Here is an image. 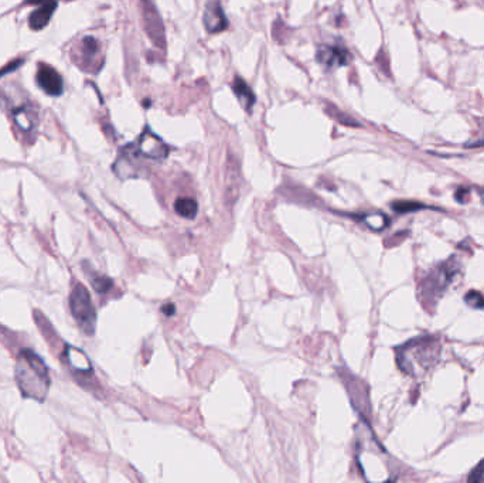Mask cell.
<instances>
[{"instance_id": "cell-1", "label": "cell", "mask_w": 484, "mask_h": 483, "mask_svg": "<svg viewBox=\"0 0 484 483\" xmlns=\"http://www.w3.org/2000/svg\"><path fill=\"white\" fill-rule=\"evenodd\" d=\"M16 380L27 398L44 401L50 389V373L46 363L32 350H23L16 365Z\"/></svg>"}, {"instance_id": "cell-2", "label": "cell", "mask_w": 484, "mask_h": 483, "mask_svg": "<svg viewBox=\"0 0 484 483\" xmlns=\"http://www.w3.org/2000/svg\"><path fill=\"white\" fill-rule=\"evenodd\" d=\"M440 345L433 338H421L404 345L398 352L399 367L412 377L425 374L440 356Z\"/></svg>"}, {"instance_id": "cell-3", "label": "cell", "mask_w": 484, "mask_h": 483, "mask_svg": "<svg viewBox=\"0 0 484 483\" xmlns=\"http://www.w3.org/2000/svg\"><path fill=\"white\" fill-rule=\"evenodd\" d=\"M70 307L81 331L87 335H92L97 324V312L91 302V296L84 285L78 283L74 288L70 296Z\"/></svg>"}, {"instance_id": "cell-4", "label": "cell", "mask_w": 484, "mask_h": 483, "mask_svg": "<svg viewBox=\"0 0 484 483\" xmlns=\"http://www.w3.org/2000/svg\"><path fill=\"white\" fill-rule=\"evenodd\" d=\"M142 12H143V22H144V30L149 36V39L153 42V44L165 50L166 47V36H165V26L161 22V18L153 4V0H140Z\"/></svg>"}, {"instance_id": "cell-5", "label": "cell", "mask_w": 484, "mask_h": 483, "mask_svg": "<svg viewBox=\"0 0 484 483\" xmlns=\"http://www.w3.org/2000/svg\"><path fill=\"white\" fill-rule=\"evenodd\" d=\"M139 154H142L143 157L147 159H153V160H161V159H166L169 154V146L161 140L156 133H153L149 128H146L137 142H136V149H135Z\"/></svg>"}, {"instance_id": "cell-6", "label": "cell", "mask_w": 484, "mask_h": 483, "mask_svg": "<svg viewBox=\"0 0 484 483\" xmlns=\"http://www.w3.org/2000/svg\"><path fill=\"white\" fill-rule=\"evenodd\" d=\"M457 265L454 264V259H449L446 264L439 267L430 278H428V286L425 288V292L429 295V299L433 295H439L453 279V276L457 272Z\"/></svg>"}, {"instance_id": "cell-7", "label": "cell", "mask_w": 484, "mask_h": 483, "mask_svg": "<svg viewBox=\"0 0 484 483\" xmlns=\"http://www.w3.org/2000/svg\"><path fill=\"white\" fill-rule=\"evenodd\" d=\"M37 82L49 95H61L64 90L63 78L56 68L49 64H40L37 70Z\"/></svg>"}, {"instance_id": "cell-8", "label": "cell", "mask_w": 484, "mask_h": 483, "mask_svg": "<svg viewBox=\"0 0 484 483\" xmlns=\"http://www.w3.org/2000/svg\"><path fill=\"white\" fill-rule=\"evenodd\" d=\"M203 22L209 33H220L228 27V20L218 0H211V2L207 4Z\"/></svg>"}, {"instance_id": "cell-9", "label": "cell", "mask_w": 484, "mask_h": 483, "mask_svg": "<svg viewBox=\"0 0 484 483\" xmlns=\"http://www.w3.org/2000/svg\"><path fill=\"white\" fill-rule=\"evenodd\" d=\"M317 60L328 68H335L349 64L350 54L345 47L323 46L317 50Z\"/></svg>"}, {"instance_id": "cell-10", "label": "cell", "mask_w": 484, "mask_h": 483, "mask_svg": "<svg viewBox=\"0 0 484 483\" xmlns=\"http://www.w3.org/2000/svg\"><path fill=\"white\" fill-rule=\"evenodd\" d=\"M57 8V4H56V0L54 2H50V4H46V5H42L37 11H35L29 19V23H30V27L33 30H42L47 26V23L50 22L54 11Z\"/></svg>"}, {"instance_id": "cell-11", "label": "cell", "mask_w": 484, "mask_h": 483, "mask_svg": "<svg viewBox=\"0 0 484 483\" xmlns=\"http://www.w3.org/2000/svg\"><path fill=\"white\" fill-rule=\"evenodd\" d=\"M232 90H234V94L237 95V98L240 99L241 105L247 111H249L254 106V104H255V95H254L251 87L245 82V80L237 77L234 84H232Z\"/></svg>"}, {"instance_id": "cell-12", "label": "cell", "mask_w": 484, "mask_h": 483, "mask_svg": "<svg viewBox=\"0 0 484 483\" xmlns=\"http://www.w3.org/2000/svg\"><path fill=\"white\" fill-rule=\"evenodd\" d=\"M66 357L70 363V366L80 373H91V363L88 360V357L81 352L77 350L71 346L66 348Z\"/></svg>"}, {"instance_id": "cell-13", "label": "cell", "mask_w": 484, "mask_h": 483, "mask_svg": "<svg viewBox=\"0 0 484 483\" xmlns=\"http://www.w3.org/2000/svg\"><path fill=\"white\" fill-rule=\"evenodd\" d=\"M240 169L237 165H234V159L230 157L228 162V169H227V193L230 196L231 193V200L235 202L237 195H238V188H240Z\"/></svg>"}, {"instance_id": "cell-14", "label": "cell", "mask_w": 484, "mask_h": 483, "mask_svg": "<svg viewBox=\"0 0 484 483\" xmlns=\"http://www.w3.org/2000/svg\"><path fill=\"white\" fill-rule=\"evenodd\" d=\"M175 210L185 219H194L199 212V204L192 197H179L175 203Z\"/></svg>"}, {"instance_id": "cell-15", "label": "cell", "mask_w": 484, "mask_h": 483, "mask_svg": "<svg viewBox=\"0 0 484 483\" xmlns=\"http://www.w3.org/2000/svg\"><path fill=\"white\" fill-rule=\"evenodd\" d=\"M363 221L374 231H381L388 226V217L383 213H370L363 216Z\"/></svg>"}, {"instance_id": "cell-16", "label": "cell", "mask_w": 484, "mask_h": 483, "mask_svg": "<svg viewBox=\"0 0 484 483\" xmlns=\"http://www.w3.org/2000/svg\"><path fill=\"white\" fill-rule=\"evenodd\" d=\"M92 285L97 289V292L99 293H106L112 289L113 282L108 278V276H102V275H94L92 276Z\"/></svg>"}, {"instance_id": "cell-17", "label": "cell", "mask_w": 484, "mask_h": 483, "mask_svg": "<svg viewBox=\"0 0 484 483\" xmlns=\"http://www.w3.org/2000/svg\"><path fill=\"white\" fill-rule=\"evenodd\" d=\"M421 207H423V206H421L418 203H412V202H398V203L392 204V209L398 213H409V212L418 210Z\"/></svg>"}, {"instance_id": "cell-18", "label": "cell", "mask_w": 484, "mask_h": 483, "mask_svg": "<svg viewBox=\"0 0 484 483\" xmlns=\"http://www.w3.org/2000/svg\"><path fill=\"white\" fill-rule=\"evenodd\" d=\"M469 482L474 483H483L484 482V459L471 470L469 476Z\"/></svg>"}, {"instance_id": "cell-19", "label": "cell", "mask_w": 484, "mask_h": 483, "mask_svg": "<svg viewBox=\"0 0 484 483\" xmlns=\"http://www.w3.org/2000/svg\"><path fill=\"white\" fill-rule=\"evenodd\" d=\"M466 302L471 307H484V298L478 292H474V291H471L466 295Z\"/></svg>"}, {"instance_id": "cell-20", "label": "cell", "mask_w": 484, "mask_h": 483, "mask_svg": "<svg viewBox=\"0 0 484 483\" xmlns=\"http://www.w3.org/2000/svg\"><path fill=\"white\" fill-rule=\"evenodd\" d=\"M161 312H163V313L168 314V316H172V314H175L176 307H175V305H166V306L161 307Z\"/></svg>"}, {"instance_id": "cell-21", "label": "cell", "mask_w": 484, "mask_h": 483, "mask_svg": "<svg viewBox=\"0 0 484 483\" xmlns=\"http://www.w3.org/2000/svg\"><path fill=\"white\" fill-rule=\"evenodd\" d=\"M20 63H22V61H15V63H12L11 66L5 67V68H4V71H0V77H2L4 74H6L8 71H13V68H16V67H18Z\"/></svg>"}, {"instance_id": "cell-22", "label": "cell", "mask_w": 484, "mask_h": 483, "mask_svg": "<svg viewBox=\"0 0 484 483\" xmlns=\"http://www.w3.org/2000/svg\"><path fill=\"white\" fill-rule=\"evenodd\" d=\"M26 2L29 5H46V4H50V2H54V0H26Z\"/></svg>"}, {"instance_id": "cell-23", "label": "cell", "mask_w": 484, "mask_h": 483, "mask_svg": "<svg viewBox=\"0 0 484 483\" xmlns=\"http://www.w3.org/2000/svg\"><path fill=\"white\" fill-rule=\"evenodd\" d=\"M481 200H483V203H484V192L481 193Z\"/></svg>"}]
</instances>
